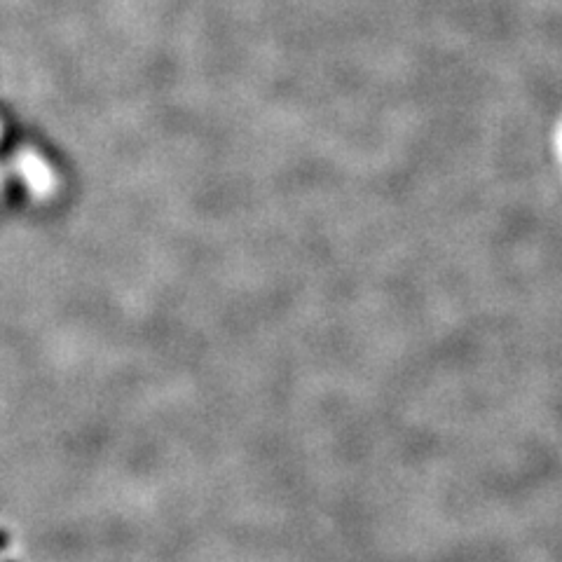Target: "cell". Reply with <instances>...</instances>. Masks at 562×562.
I'll use <instances>...</instances> for the list:
<instances>
[{"label": "cell", "instance_id": "1", "mask_svg": "<svg viewBox=\"0 0 562 562\" xmlns=\"http://www.w3.org/2000/svg\"><path fill=\"white\" fill-rule=\"evenodd\" d=\"M17 169L26 181V185H29V190L33 195L40 197V200L52 195L54 174H52V169L47 167V162L43 160V157L26 148L17 155Z\"/></svg>", "mask_w": 562, "mask_h": 562}]
</instances>
